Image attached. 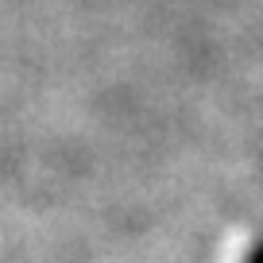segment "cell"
I'll list each match as a JSON object with an SVG mask.
<instances>
[{
	"label": "cell",
	"instance_id": "obj_1",
	"mask_svg": "<svg viewBox=\"0 0 263 263\" xmlns=\"http://www.w3.org/2000/svg\"><path fill=\"white\" fill-rule=\"evenodd\" d=\"M248 263H263V244H259V248L252 252V259H248Z\"/></svg>",
	"mask_w": 263,
	"mask_h": 263
}]
</instances>
